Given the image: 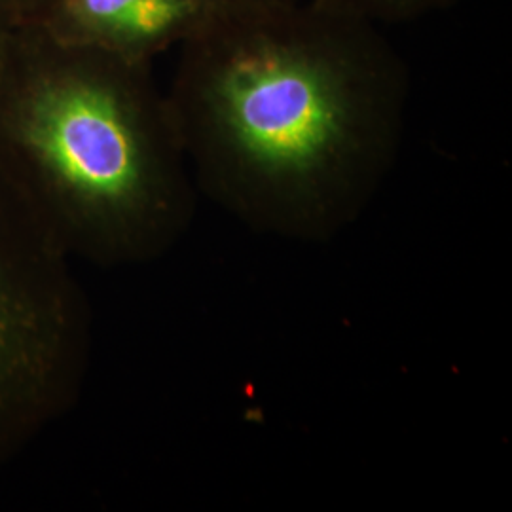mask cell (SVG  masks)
<instances>
[{"mask_svg": "<svg viewBox=\"0 0 512 512\" xmlns=\"http://www.w3.org/2000/svg\"><path fill=\"white\" fill-rule=\"evenodd\" d=\"M408 92L378 25L294 0L211 14L165 99L198 194L256 234L325 243L393 171Z\"/></svg>", "mask_w": 512, "mask_h": 512, "instance_id": "1", "label": "cell"}, {"mask_svg": "<svg viewBox=\"0 0 512 512\" xmlns=\"http://www.w3.org/2000/svg\"><path fill=\"white\" fill-rule=\"evenodd\" d=\"M73 256L0 179V469L78 403L92 311Z\"/></svg>", "mask_w": 512, "mask_h": 512, "instance_id": "3", "label": "cell"}, {"mask_svg": "<svg viewBox=\"0 0 512 512\" xmlns=\"http://www.w3.org/2000/svg\"><path fill=\"white\" fill-rule=\"evenodd\" d=\"M40 0H0V52L21 25L35 18Z\"/></svg>", "mask_w": 512, "mask_h": 512, "instance_id": "6", "label": "cell"}, {"mask_svg": "<svg viewBox=\"0 0 512 512\" xmlns=\"http://www.w3.org/2000/svg\"><path fill=\"white\" fill-rule=\"evenodd\" d=\"M202 2L213 10V14H226V12L268 8V6L287 4V2H294V0H202Z\"/></svg>", "mask_w": 512, "mask_h": 512, "instance_id": "7", "label": "cell"}, {"mask_svg": "<svg viewBox=\"0 0 512 512\" xmlns=\"http://www.w3.org/2000/svg\"><path fill=\"white\" fill-rule=\"evenodd\" d=\"M0 179L73 256L167 255L198 188L152 63L52 37L35 19L0 52Z\"/></svg>", "mask_w": 512, "mask_h": 512, "instance_id": "2", "label": "cell"}, {"mask_svg": "<svg viewBox=\"0 0 512 512\" xmlns=\"http://www.w3.org/2000/svg\"><path fill=\"white\" fill-rule=\"evenodd\" d=\"M357 18L374 25L403 23L446 10L459 0H327Z\"/></svg>", "mask_w": 512, "mask_h": 512, "instance_id": "5", "label": "cell"}, {"mask_svg": "<svg viewBox=\"0 0 512 512\" xmlns=\"http://www.w3.org/2000/svg\"><path fill=\"white\" fill-rule=\"evenodd\" d=\"M211 14L202 0H40L33 19L61 42L152 63Z\"/></svg>", "mask_w": 512, "mask_h": 512, "instance_id": "4", "label": "cell"}]
</instances>
